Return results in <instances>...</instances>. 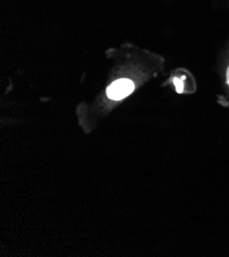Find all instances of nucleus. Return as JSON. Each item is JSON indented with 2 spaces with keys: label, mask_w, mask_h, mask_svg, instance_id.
<instances>
[{
  "label": "nucleus",
  "mask_w": 229,
  "mask_h": 257,
  "mask_svg": "<svg viewBox=\"0 0 229 257\" xmlns=\"http://www.w3.org/2000/svg\"><path fill=\"white\" fill-rule=\"evenodd\" d=\"M135 89L134 83L130 79H118L111 83L106 90L107 96L113 100H120L129 96Z\"/></svg>",
  "instance_id": "nucleus-1"
},
{
  "label": "nucleus",
  "mask_w": 229,
  "mask_h": 257,
  "mask_svg": "<svg viewBox=\"0 0 229 257\" xmlns=\"http://www.w3.org/2000/svg\"><path fill=\"white\" fill-rule=\"evenodd\" d=\"M184 79L185 76H181V77H174L173 78V83L175 85L176 91L178 93H182L185 90V83H184Z\"/></svg>",
  "instance_id": "nucleus-2"
},
{
  "label": "nucleus",
  "mask_w": 229,
  "mask_h": 257,
  "mask_svg": "<svg viewBox=\"0 0 229 257\" xmlns=\"http://www.w3.org/2000/svg\"><path fill=\"white\" fill-rule=\"evenodd\" d=\"M226 80H227V84L229 87V66L227 67V70H226Z\"/></svg>",
  "instance_id": "nucleus-3"
}]
</instances>
